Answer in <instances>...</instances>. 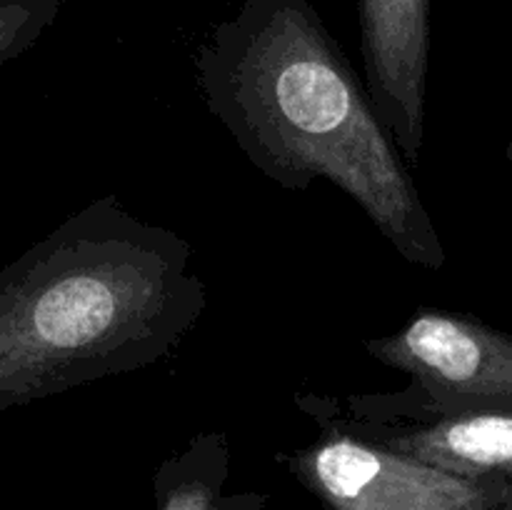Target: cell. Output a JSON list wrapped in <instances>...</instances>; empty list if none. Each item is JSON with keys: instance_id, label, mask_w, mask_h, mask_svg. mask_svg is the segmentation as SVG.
Instances as JSON below:
<instances>
[{"instance_id": "1", "label": "cell", "mask_w": 512, "mask_h": 510, "mask_svg": "<svg viewBox=\"0 0 512 510\" xmlns=\"http://www.w3.org/2000/svg\"><path fill=\"white\" fill-rule=\"evenodd\" d=\"M210 115L290 193L328 180L400 258L445 265L438 228L368 88L305 0H253L195 53Z\"/></svg>"}, {"instance_id": "2", "label": "cell", "mask_w": 512, "mask_h": 510, "mask_svg": "<svg viewBox=\"0 0 512 510\" xmlns=\"http://www.w3.org/2000/svg\"><path fill=\"white\" fill-rule=\"evenodd\" d=\"M190 263L118 195L65 218L0 270V410L170 358L205 310Z\"/></svg>"}, {"instance_id": "3", "label": "cell", "mask_w": 512, "mask_h": 510, "mask_svg": "<svg viewBox=\"0 0 512 510\" xmlns=\"http://www.w3.org/2000/svg\"><path fill=\"white\" fill-rule=\"evenodd\" d=\"M378 363L408 375L400 393L350 395L338 408L373 423H423L512 413V335L465 313L420 308L398 333L365 343Z\"/></svg>"}, {"instance_id": "4", "label": "cell", "mask_w": 512, "mask_h": 510, "mask_svg": "<svg viewBox=\"0 0 512 510\" xmlns=\"http://www.w3.org/2000/svg\"><path fill=\"white\" fill-rule=\"evenodd\" d=\"M323 438L295 455L300 473L335 510H493L470 480L358 438L310 410Z\"/></svg>"}, {"instance_id": "5", "label": "cell", "mask_w": 512, "mask_h": 510, "mask_svg": "<svg viewBox=\"0 0 512 510\" xmlns=\"http://www.w3.org/2000/svg\"><path fill=\"white\" fill-rule=\"evenodd\" d=\"M430 0H360L365 88L405 163L425 143Z\"/></svg>"}, {"instance_id": "6", "label": "cell", "mask_w": 512, "mask_h": 510, "mask_svg": "<svg viewBox=\"0 0 512 510\" xmlns=\"http://www.w3.org/2000/svg\"><path fill=\"white\" fill-rule=\"evenodd\" d=\"M358 438L478 485L493 510H512V413H473L423 423H373L348 418L333 400V413L318 398L300 400Z\"/></svg>"}, {"instance_id": "7", "label": "cell", "mask_w": 512, "mask_h": 510, "mask_svg": "<svg viewBox=\"0 0 512 510\" xmlns=\"http://www.w3.org/2000/svg\"><path fill=\"white\" fill-rule=\"evenodd\" d=\"M50 18L53 3L48 0L0 5V63L23 53Z\"/></svg>"}, {"instance_id": "8", "label": "cell", "mask_w": 512, "mask_h": 510, "mask_svg": "<svg viewBox=\"0 0 512 510\" xmlns=\"http://www.w3.org/2000/svg\"><path fill=\"white\" fill-rule=\"evenodd\" d=\"M505 158H508V163L512 165V138H510V143H508V148H505Z\"/></svg>"}]
</instances>
